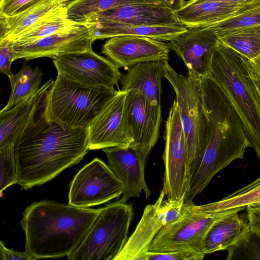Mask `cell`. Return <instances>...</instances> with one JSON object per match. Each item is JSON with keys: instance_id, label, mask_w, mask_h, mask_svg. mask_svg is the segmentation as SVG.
<instances>
[{"instance_id": "cell-15", "label": "cell", "mask_w": 260, "mask_h": 260, "mask_svg": "<svg viewBox=\"0 0 260 260\" xmlns=\"http://www.w3.org/2000/svg\"><path fill=\"white\" fill-rule=\"evenodd\" d=\"M95 40L85 23L33 42H11L13 61L23 58L28 61L42 57L53 58L59 55L91 50Z\"/></svg>"}, {"instance_id": "cell-36", "label": "cell", "mask_w": 260, "mask_h": 260, "mask_svg": "<svg viewBox=\"0 0 260 260\" xmlns=\"http://www.w3.org/2000/svg\"><path fill=\"white\" fill-rule=\"evenodd\" d=\"M247 218L251 233L260 236V203L246 207Z\"/></svg>"}, {"instance_id": "cell-17", "label": "cell", "mask_w": 260, "mask_h": 260, "mask_svg": "<svg viewBox=\"0 0 260 260\" xmlns=\"http://www.w3.org/2000/svg\"><path fill=\"white\" fill-rule=\"evenodd\" d=\"M105 152L108 166L122 183L124 190L120 201L139 197L144 191L146 198L151 194L145 177V167L148 156L132 145L106 148Z\"/></svg>"}, {"instance_id": "cell-38", "label": "cell", "mask_w": 260, "mask_h": 260, "mask_svg": "<svg viewBox=\"0 0 260 260\" xmlns=\"http://www.w3.org/2000/svg\"><path fill=\"white\" fill-rule=\"evenodd\" d=\"M250 68L253 76L260 82V55L252 60H250Z\"/></svg>"}, {"instance_id": "cell-32", "label": "cell", "mask_w": 260, "mask_h": 260, "mask_svg": "<svg viewBox=\"0 0 260 260\" xmlns=\"http://www.w3.org/2000/svg\"><path fill=\"white\" fill-rule=\"evenodd\" d=\"M0 192L2 193L7 187L17 184L14 144L0 148Z\"/></svg>"}, {"instance_id": "cell-35", "label": "cell", "mask_w": 260, "mask_h": 260, "mask_svg": "<svg viewBox=\"0 0 260 260\" xmlns=\"http://www.w3.org/2000/svg\"><path fill=\"white\" fill-rule=\"evenodd\" d=\"M13 61L11 42L6 39L0 40V71L9 79L13 75L11 72Z\"/></svg>"}, {"instance_id": "cell-12", "label": "cell", "mask_w": 260, "mask_h": 260, "mask_svg": "<svg viewBox=\"0 0 260 260\" xmlns=\"http://www.w3.org/2000/svg\"><path fill=\"white\" fill-rule=\"evenodd\" d=\"M52 59L57 74L84 86L114 88L121 74L117 66L92 49L64 53Z\"/></svg>"}, {"instance_id": "cell-4", "label": "cell", "mask_w": 260, "mask_h": 260, "mask_svg": "<svg viewBox=\"0 0 260 260\" xmlns=\"http://www.w3.org/2000/svg\"><path fill=\"white\" fill-rule=\"evenodd\" d=\"M208 75L229 98L260 160V87L250 60L219 40Z\"/></svg>"}, {"instance_id": "cell-14", "label": "cell", "mask_w": 260, "mask_h": 260, "mask_svg": "<svg viewBox=\"0 0 260 260\" xmlns=\"http://www.w3.org/2000/svg\"><path fill=\"white\" fill-rule=\"evenodd\" d=\"M125 100L127 131L132 145L147 156L156 144L161 120V108L140 92L129 90Z\"/></svg>"}, {"instance_id": "cell-41", "label": "cell", "mask_w": 260, "mask_h": 260, "mask_svg": "<svg viewBox=\"0 0 260 260\" xmlns=\"http://www.w3.org/2000/svg\"><path fill=\"white\" fill-rule=\"evenodd\" d=\"M218 2H222L225 3H229L231 4H236L238 5H240L241 6L247 4L253 0H213Z\"/></svg>"}, {"instance_id": "cell-31", "label": "cell", "mask_w": 260, "mask_h": 260, "mask_svg": "<svg viewBox=\"0 0 260 260\" xmlns=\"http://www.w3.org/2000/svg\"><path fill=\"white\" fill-rule=\"evenodd\" d=\"M260 24V7L234 14L215 24L206 26L219 36L231 31Z\"/></svg>"}, {"instance_id": "cell-29", "label": "cell", "mask_w": 260, "mask_h": 260, "mask_svg": "<svg viewBox=\"0 0 260 260\" xmlns=\"http://www.w3.org/2000/svg\"><path fill=\"white\" fill-rule=\"evenodd\" d=\"M218 37L221 42L250 60L260 55V24L237 29Z\"/></svg>"}, {"instance_id": "cell-23", "label": "cell", "mask_w": 260, "mask_h": 260, "mask_svg": "<svg viewBox=\"0 0 260 260\" xmlns=\"http://www.w3.org/2000/svg\"><path fill=\"white\" fill-rule=\"evenodd\" d=\"M240 7L213 0H189L175 12L179 22L186 28L204 27L232 16Z\"/></svg>"}, {"instance_id": "cell-3", "label": "cell", "mask_w": 260, "mask_h": 260, "mask_svg": "<svg viewBox=\"0 0 260 260\" xmlns=\"http://www.w3.org/2000/svg\"><path fill=\"white\" fill-rule=\"evenodd\" d=\"M203 105L208 124L206 144L193 164L200 177L211 179L251 147L242 121L229 98L209 75L200 80Z\"/></svg>"}, {"instance_id": "cell-18", "label": "cell", "mask_w": 260, "mask_h": 260, "mask_svg": "<svg viewBox=\"0 0 260 260\" xmlns=\"http://www.w3.org/2000/svg\"><path fill=\"white\" fill-rule=\"evenodd\" d=\"M101 21L147 26L182 25L175 11L162 3H137L122 5L111 10L91 14L82 19L80 23L87 24Z\"/></svg>"}, {"instance_id": "cell-27", "label": "cell", "mask_w": 260, "mask_h": 260, "mask_svg": "<svg viewBox=\"0 0 260 260\" xmlns=\"http://www.w3.org/2000/svg\"><path fill=\"white\" fill-rule=\"evenodd\" d=\"M260 203V177L221 200L204 204L210 213L223 215L235 211H241L247 206Z\"/></svg>"}, {"instance_id": "cell-10", "label": "cell", "mask_w": 260, "mask_h": 260, "mask_svg": "<svg viewBox=\"0 0 260 260\" xmlns=\"http://www.w3.org/2000/svg\"><path fill=\"white\" fill-rule=\"evenodd\" d=\"M184 200L167 198L161 190L153 204L147 205L136 228L115 260H142L161 228L182 215Z\"/></svg>"}, {"instance_id": "cell-40", "label": "cell", "mask_w": 260, "mask_h": 260, "mask_svg": "<svg viewBox=\"0 0 260 260\" xmlns=\"http://www.w3.org/2000/svg\"><path fill=\"white\" fill-rule=\"evenodd\" d=\"M258 7H260V0H253L247 4L241 6L234 14Z\"/></svg>"}, {"instance_id": "cell-6", "label": "cell", "mask_w": 260, "mask_h": 260, "mask_svg": "<svg viewBox=\"0 0 260 260\" xmlns=\"http://www.w3.org/2000/svg\"><path fill=\"white\" fill-rule=\"evenodd\" d=\"M134 215L131 205L118 201L101 208L99 216L69 260H115L125 246Z\"/></svg>"}, {"instance_id": "cell-42", "label": "cell", "mask_w": 260, "mask_h": 260, "mask_svg": "<svg viewBox=\"0 0 260 260\" xmlns=\"http://www.w3.org/2000/svg\"><path fill=\"white\" fill-rule=\"evenodd\" d=\"M258 84H259V87H260V82H258Z\"/></svg>"}, {"instance_id": "cell-22", "label": "cell", "mask_w": 260, "mask_h": 260, "mask_svg": "<svg viewBox=\"0 0 260 260\" xmlns=\"http://www.w3.org/2000/svg\"><path fill=\"white\" fill-rule=\"evenodd\" d=\"M239 212L225 214L212 224L203 241V251L205 254L230 250L250 236L249 223L240 216Z\"/></svg>"}, {"instance_id": "cell-8", "label": "cell", "mask_w": 260, "mask_h": 260, "mask_svg": "<svg viewBox=\"0 0 260 260\" xmlns=\"http://www.w3.org/2000/svg\"><path fill=\"white\" fill-rule=\"evenodd\" d=\"M221 216L210 214L203 205H196L193 201H185L182 215L161 228L152 241L149 250H192L204 253V238L212 224Z\"/></svg>"}, {"instance_id": "cell-39", "label": "cell", "mask_w": 260, "mask_h": 260, "mask_svg": "<svg viewBox=\"0 0 260 260\" xmlns=\"http://www.w3.org/2000/svg\"><path fill=\"white\" fill-rule=\"evenodd\" d=\"M174 11L181 8L185 4L184 0H160Z\"/></svg>"}, {"instance_id": "cell-2", "label": "cell", "mask_w": 260, "mask_h": 260, "mask_svg": "<svg viewBox=\"0 0 260 260\" xmlns=\"http://www.w3.org/2000/svg\"><path fill=\"white\" fill-rule=\"evenodd\" d=\"M101 210L49 200L31 204L20 221L25 251L36 259L68 257L81 244Z\"/></svg>"}, {"instance_id": "cell-33", "label": "cell", "mask_w": 260, "mask_h": 260, "mask_svg": "<svg viewBox=\"0 0 260 260\" xmlns=\"http://www.w3.org/2000/svg\"><path fill=\"white\" fill-rule=\"evenodd\" d=\"M206 254L192 250H184L170 252L149 251L142 260H198L202 259Z\"/></svg>"}, {"instance_id": "cell-9", "label": "cell", "mask_w": 260, "mask_h": 260, "mask_svg": "<svg viewBox=\"0 0 260 260\" xmlns=\"http://www.w3.org/2000/svg\"><path fill=\"white\" fill-rule=\"evenodd\" d=\"M165 166L162 191L167 198L184 199L189 183L188 150L175 100L166 122Z\"/></svg>"}, {"instance_id": "cell-30", "label": "cell", "mask_w": 260, "mask_h": 260, "mask_svg": "<svg viewBox=\"0 0 260 260\" xmlns=\"http://www.w3.org/2000/svg\"><path fill=\"white\" fill-rule=\"evenodd\" d=\"M162 3L160 0H72L67 6L68 17L80 23L88 15L132 4Z\"/></svg>"}, {"instance_id": "cell-5", "label": "cell", "mask_w": 260, "mask_h": 260, "mask_svg": "<svg viewBox=\"0 0 260 260\" xmlns=\"http://www.w3.org/2000/svg\"><path fill=\"white\" fill-rule=\"evenodd\" d=\"M118 91L114 88L84 86L57 74L44 96L41 115L64 129L85 127Z\"/></svg>"}, {"instance_id": "cell-19", "label": "cell", "mask_w": 260, "mask_h": 260, "mask_svg": "<svg viewBox=\"0 0 260 260\" xmlns=\"http://www.w3.org/2000/svg\"><path fill=\"white\" fill-rule=\"evenodd\" d=\"M170 50L162 41L148 37L120 36L109 38L102 53L119 68L127 69L141 62L169 59Z\"/></svg>"}, {"instance_id": "cell-28", "label": "cell", "mask_w": 260, "mask_h": 260, "mask_svg": "<svg viewBox=\"0 0 260 260\" xmlns=\"http://www.w3.org/2000/svg\"><path fill=\"white\" fill-rule=\"evenodd\" d=\"M43 73L38 67L24 63L19 72L9 79L11 91L8 102L1 110L10 109L34 95L40 88Z\"/></svg>"}, {"instance_id": "cell-13", "label": "cell", "mask_w": 260, "mask_h": 260, "mask_svg": "<svg viewBox=\"0 0 260 260\" xmlns=\"http://www.w3.org/2000/svg\"><path fill=\"white\" fill-rule=\"evenodd\" d=\"M219 41L217 35L210 28L192 27L169 41L167 45L182 59L187 76L200 81L209 75Z\"/></svg>"}, {"instance_id": "cell-24", "label": "cell", "mask_w": 260, "mask_h": 260, "mask_svg": "<svg viewBox=\"0 0 260 260\" xmlns=\"http://www.w3.org/2000/svg\"><path fill=\"white\" fill-rule=\"evenodd\" d=\"M95 41L120 36H136L153 39L171 41L187 30L181 25L174 26H147L123 24L109 21L86 24Z\"/></svg>"}, {"instance_id": "cell-37", "label": "cell", "mask_w": 260, "mask_h": 260, "mask_svg": "<svg viewBox=\"0 0 260 260\" xmlns=\"http://www.w3.org/2000/svg\"><path fill=\"white\" fill-rule=\"evenodd\" d=\"M0 258L2 260L36 259L26 251L25 252H19L7 248L1 240L0 241Z\"/></svg>"}, {"instance_id": "cell-26", "label": "cell", "mask_w": 260, "mask_h": 260, "mask_svg": "<svg viewBox=\"0 0 260 260\" xmlns=\"http://www.w3.org/2000/svg\"><path fill=\"white\" fill-rule=\"evenodd\" d=\"M67 6L25 30L11 42L22 44L33 42L57 32L67 30L81 24L68 17Z\"/></svg>"}, {"instance_id": "cell-20", "label": "cell", "mask_w": 260, "mask_h": 260, "mask_svg": "<svg viewBox=\"0 0 260 260\" xmlns=\"http://www.w3.org/2000/svg\"><path fill=\"white\" fill-rule=\"evenodd\" d=\"M52 79L32 96L13 108L0 112V148L15 144L26 127L35 120V115L47 91L54 83Z\"/></svg>"}, {"instance_id": "cell-1", "label": "cell", "mask_w": 260, "mask_h": 260, "mask_svg": "<svg viewBox=\"0 0 260 260\" xmlns=\"http://www.w3.org/2000/svg\"><path fill=\"white\" fill-rule=\"evenodd\" d=\"M89 150L87 126L64 129L41 115L14 144L17 184L24 190L41 185L78 164Z\"/></svg>"}, {"instance_id": "cell-21", "label": "cell", "mask_w": 260, "mask_h": 260, "mask_svg": "<svg viewBox=\"0 0 260 260\" xmlns=\"http://www.w3.org/2000/svg\"><path fill=\"white\" fill-rule=\"evenodd\" d=\"M168 62L166 59L147 60L127 68L120 76L121 90L140 92L153 105L161 107V80Z\"/></svg>"}, {"instance_id": "cell-11", "label": "cell", "mask_w": 260, "mask_h": 260, "mask_svg": "<svg viewBox=\"0 0 260 260\" xmlns=\"http://www.w3.org/2000/svg\"><path fill=\"white\" fill-rule=\"evenodd\" d=\"M124 186L109 166L98 158L85 165L72 181L69 204L89 208L118 198Z\"/></svg>"}, {"instance_id": "cell-16", "label": "cell", "mask_w": 260, "mask_h": 260, "mask_svg": "<svg viewBox=\"0 0 260 260\" xmlns=\"http://www.w3.org/2000/svg\"><path fill=\"white\" fill-rule=\"evenodd\" d=\"M128 92L118 90L87 126L90 150L127 146L132 144L127 131L125 100Z\"/></svg>"}, {"instance_id": "cell-25", "label": "cell", "mask_w": 260, "mask_h": 260, "mask_svg": "<svg viewBox=\"0 0 260 260\" xmlns=\"http://www.w3.org/2000/svg\"><path fill=\"white\" fill-rule=\"evenodd\" d=\"M69 0H44L15 16L0 17V40L11 42L21 33L54 12L66 6Z\"/></svg>"}, {"instance_id": "cell-34", "label": "cell", "mask_w": 260, "mask_h": 260, "mask_svg": "<svg viewBox=\"0 0 260 260\" xmlns=\"http://www.w3.org/2000/svg\"><path fill=\"white\" fill-rule=\"evenodd\" d=\"M44 0H1L0 17L18 15Z\"/></svg>"}, {"instance_id": "cell-43", "label": "cell", "mask_w": 260, "mask_h": 260, "mask_svg": "<svg viewBox=\"0 0 260 260\" xmlns=\"http://www.w3.org/2000/svg\"><path fill=\"white\" fill-rule=\"evenodd\" d=\"M259 237H260V236H259Z\"/></svg>"}, {"instance_id": "cell-7", "label": "cell", "mask_w": 260, "mask_h": 260, "mask_svg": "<svg viewBox=\"0 0 260 260\" xmlns=\"http://www.w3.org/2000/svg\"><path fill=\"white\" fill-rule=\"evenodd\" d=\"M164 77L175 93V100L187 142L189 172L191 167L203 152L208 133L200 81L178 74L168 62L164 68Z\"/></svg>"}]
</instances>
